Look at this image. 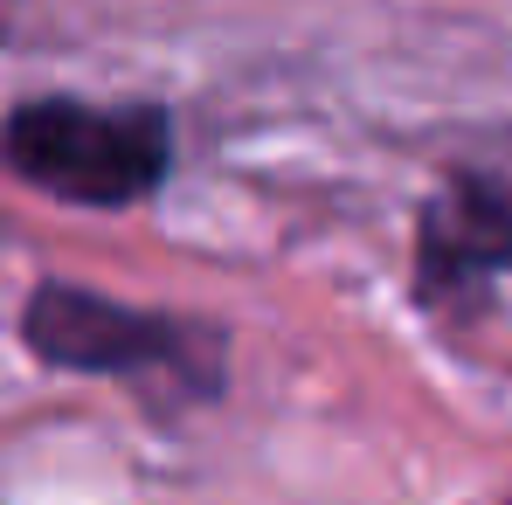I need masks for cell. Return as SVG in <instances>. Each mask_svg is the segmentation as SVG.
I'll use <instances>...</instances> for the list:
<instances>
[{"instance_id":"6da1fadb","label":"cell","mask_w":512,"mask_h":505,"mask_svg":"<svg viewBox=\"0 0 512 505\" xmlns=\"http://www.w3.org/2000/svg\"><path fill=\"white\" fill-rule=\"evenodd\" d=\"M0 160L28 187L77 201V208H132L167 180L173 139L153 104H77L35 97L0 125Z\"/></svg>"},{"instance_id":"7a4b0ae2","label":"cell","mask_w":512,"mask_h":505,"mask_svg":"<svg viewBox=\"0 0 512 505\" xmlns=\"http://www.w3.org/2000/svg\"><path fill=\"white\" fill-rule=\"evenodd\" d=\"M21 333L49 367H70V374H153L187 395L215 388V339L208 333H187L180 319H160V312L111 305L77 284H42L28 298Z\"/></svg>"},{"instance_id":"3957f363","label":"cell","mask_w":512,"mask_h":505,"mask_svg":"<svg viewBox=\"0 0 512 505\" xmlns=\"http://www.w3.org/2000/svg\"><path fill=\"white\" fill-rule=\"evenodd\" d=\"M416 263H423V291L436 305H457L485 277L512 270V180H457V187H443L423 215Z\"/></svg>"}]
</instances>
